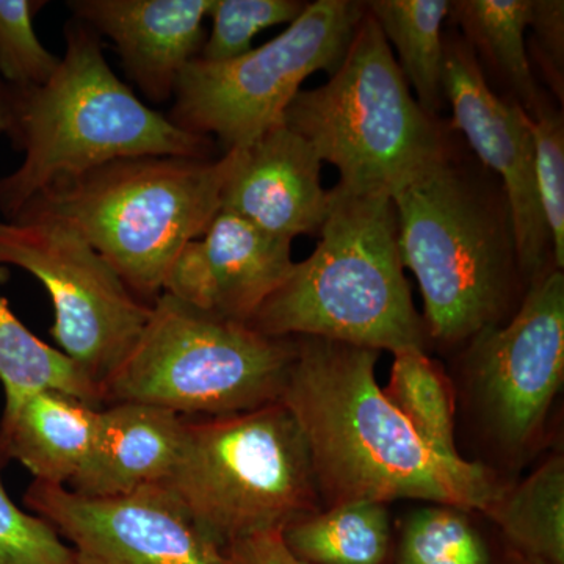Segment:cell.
Returning a JSON list of instances; mask_svg holds the SVG:
<instances>
[{
    "instance_id": "cell-16",
    "label": "cell",
    "mask_w": 564,
    "mask_h": 564,
    "mask_svg": "<svg viewBox=\"0 0 564 564\" xmlns=\"http://www.w3.org/2000/svg\"><path fill=\"white\" fill-rule=\"evenodd\" d=\"M212 0H70L74 20L113 41L126 73L152 102L172 98L202 52Z\"/></svg>"
},
{
    "instance_id": "cell-25",
    "label": "cell",
    "mask_w": 564,
    "mask_h": 564,
    "mask_svg": "<svg viewBox=\"0 0 564 564\" xmlns=\"http://www.w3.org/2000/svg\"><path fill=\"white\" fill-rule=\"evenodd\" d=\"M400 564H489L488 549L459 508H422L408 518Z\"/></svg>"
},
{
    "instance_id": "cell-9",
    "label": "cell",
    "mask_w": 564,
    "mask_h": 564,
    "mask_svg": "<svg viewBox=\"0 0 564 564\" xmlns=\"http://www.w3.org/2000/svg\"><path fill=\"white\" fill-rule=\"evenodd\" d=\"M366 2L317 0L276 39L226 62L193 58L182 69L170 120L196 135H217L226 152L281 124L304 79L336 73Z\"/></svg>"
},
{
    "instance_id": "cell-23",
    "label": "cell",
    "mask_w": 564,
    "mask_h": 564,
    "mask_svg": "<svg viewBox=\"0 0 564 564\" xmlns=\"http://www.w3.org/2000/svg\"><path fill=\"white\" fill-rule=\"evenodd\" d=\"M532 13L533 0H458L448 11L464 41L503 77L529 115L543 102L525 50Z\"/></svg>"
},
{
    "instance_id": "cell-32",
    "label": "cell",
    "mask_w": 564,
    "mask_h": 564,
    "mask_svg": "<svg viewBox=\"0 0 564 564\" xmlns=\"http://www.w3.org/2000/svg\"><path fill=\"white\" fill-rule=\"evenodd\" d=\"M13 126V98L11 88L0 80V133L9 135Z\"/></svg>"
},
{
    "instance_id": "cell-12",
    "label": "cell",
    "mask_w": 564,
    "mask_h": 564,
    "mask_svg": "<svg viewBox=\"0 0 564 564\" xmlns=\"http://www.w3.org/2000/svg\"><path fill=\"white\" fill-rule=\"evenodd\" d=\"M24 505L54 527L76 564H236L165 485L95 499L33 480Z\"/></svg>"
},
{
    "instance_id": "cell-14",
    "label": "cell",
    "mask_w": 564,
    "mask_h": 564,
    "mask_svg": "<svg viewBox=\"0 0 564 564\" xmlns=\"http://www.w3.org/2000/svg\"><path fill=\"white\" fill-rule=\"evenodd\" d=\"M292 240L220 210L202 239L185 245L163 292L206 313L248 323L291 276Z\"/></svg>"
},
{
    "instance_id": "cell-30",
    "label": "cell",
    "mask_w": 564,
    "mask_h": 564,
    "mask_svg": "<svg viewBox=\"0 0 564 564\" xmlns=\"http://www.w3.org/2000/svg\"><path fill=\"white\" fill-rule=\"evenodd\" d=\"M564 3L562 0H533V13L530 28L538 33L541 47L544 50L545 65L552 66L555 84L562 85L558 76L563 73V24Z\"/></svg>"
},
{
    "instance_id": "cell-5",
    "label": "cell",
    "mask_w": 564,
    "mask_h": 564,
    "mask_svg": "<svg viewBox=\"0 0 564 564\" xmlns=\"http://www.w3.org/2000/svg\"><path fill=\"white\" fill-rule=\"evenodd\" d=\"M234 161V150L218 161L120 159L51 185L21 212L73 226L133 295L152 304L185 245L202 239L221 210Z\"/></svg>"
},
{
    "instance_id": "cell-27",
    "label": "cell",
    "mask_w": 564,
    "mask_h": 564,
    "mask_svg": "<svg viewBox=\"0 0 564 564\" xmlns=\"http://www.w3.org/2000/svg\"><path fill=\"white\" fill-rule=\"evenodd\" d=\"M46 2L0 0V80L14 90L43 87L62 57L41 44L33 17Z\"/></svg>"
},
{
    "instance_id": "cell-7",
    "label": "cell",
    "mask_w": 564,
    "mask_h": 564,
    "mask_svg": "<svg viewBox=\"0 0 564 564\" xmlns=\"http://www.w3.org/2000/svg\"><path fill=\"white\" fill-rule=\"evenodd\" d=\"M282 122L339 170L337 185L356 193L392 195L448 147L443 126L411 95L369 10L332 79L296 93Z\"/></svg>"
},
{
    "instance_id": "cell-8",
    "label": "cell",
    "mask_w": 564,
    "mask_h": 564,
    "mask_svg": "<svg viewBox=\"0 0 564 564\" xmlns=\"http://www.w3.org/2000/svg\"><path fill=\"white\" fill-rule=\"evenodd\" d=\"M296 358L295 337H272L163 292L128 358L106 384V402L220 417L280 402Z\"/></svg>"
},
{
    "instance_id": "cell-15",
    "label": "cell",
    "mask_w": 564,
    "mask_h": 564,
    "mask_svg": "<svg viewBox=\"0 0 564 564\" xmlns=\"http://www.w3.org/2000/svg\"><path fill=\"white\" fill-rule=\"evenodd\" d=\"M234 151L221 210L282 239L321 231L329 195L322 187V161L302 135L281 122Z\"/></svg>"
},
{
    "instance_id": "cell-4",
    "label": "cell",
    "mask_w": 564,
    "mask_h": 564,
    "mask_svg": "<svg viewBox=\"0 0 564 564\" xmlns=\"http://www.w3.org/2000/svg\"><path fill=\"white\" fill-rule=\"evenodd\" d=\"M321 242L248 322L272 337L311 336L370 348L423 350L388 192H328Z\"/></svg>"
},
{
    "instance_id": "cell-19",
    "label": "cell",
    "mask_w": 564,
    "mask_h": 564,
    "mask_svg": "<svg viewBox=\"0 0 564 564\" xmlns=\"http://www.w3.org/2000/svg\"><path fill=\"white\" fill-rule=\"evenodd\" d=\"M367 10L395 47L404 80L414 88L426 113L436 118L445 101L443 25L448 0H373Z\"/></svg>"
},
{
    "instance_id": "cell-26",
    "label": "cell",
    "mask_w": 564,
    "mask_h": 564,
    "mask_svg": "<svg viewBox=\"0 0 564 564\" xmlns=\"http://www.w3.org/2000/svg\"><path fill=\"white\" fill-rule=\"evenodd\" d=\"M299 0H212V31L198 58L226 62L252 50L259 32L278 24H292L306 9Z\"/></svg>"
},
{
    "instance_id": "cell-1",
    "label": "cell",
    "mask_w": 564,
    "mask_h": 564,
    "mask_svg": "<svg viewBox=\"0 0 564 564\" xmlns=\"http://www.w3.org/2000/svg\"><path fill=\"white\" fill-rule=\"evenodd\" d=\"M281 403L304 434L318 492L333 505L419 499L488 510L503 488L491 470L437 454L386 399L378 352L299 336Z\"/></svg>"
},
{
    "instance_id": "cell-21",
    "label": "cell",
    "mask_w": 564,
    "mask_h": 564,
    "mask_svg": "<svg viewBox=\"0 0 564 564\" xmlns=\"http://www.w3.org/2000/svg\"><path fill=\"white\" fill-rule=\"evenodd\" d=\"M289 549L311 564H383L391 549L386 503L348 502L314 511L282 530Z\"/></svg>"
},
{
    "instance_id": "cell-28",
    "label": "cell",
    "mask_w": 564,
    "mask_h": 564,
    "mask_svg": "<svg viewBox=\"0 0 564 564\" xmlns=\"http://www.w3.org/2000/svg\"><path fill=\"white\" fill-rule=\"evenodd\" d=\"M541 209L552 239L556 270L564 267V121L544 101L529 115Z\"/></svg>"
},
{
    "instance_id": "cell-20",
    "label": "cell",
    "mask_w": 564,
    "mask_h": 564,
    "mask_svg": "<svg viewBox=\"0 0 564 564\" xmlns=\"http://www.w3.org/2000/svg\"><path fill=\"white\" fill-rule=\"evenodd\" d=\"M0 383L6 393L3 413H11L25 399L41 391L76 397L102 408L106 393L65 352L44 344L22 325L0 295Z\"/></svg>"
},
{
    "instance_id": "cell-3",
    "label": "cell",
    "mask_w": 564,
    "mask_h": 564,
    "mask_svg": "<svg viewBox=\"0 0 564 564\" xmlns=\"http://www.w3.org/2000/svg\"><path fill=\"white\" fill-rule=\"evenodd\" d=\"M451 147L392 193L403 267L417 278L426 333L443 344L500 326L519 270L502 185Z\"/></svg>"
},
{
    "instance_id": "cell-6",
    "label": "cell",
    "mask_w": 564,
    "mask_h": 564,
    "mask_svg": "<svg viewBox=\"0 0 564 564\" xmlns=\"http://www.w3.org/2000/svg\"><path fill=\"white\" fill-rule=\"evenodd\" d=\"M223 551L250 534L284 530L318 511L310 447L284 403L185 417L180 459L165 484Z\"/></svg>"
},
{
    "instance_id": "cell-33",
    "label": "cell",
    "mask_w": 564,
    "mask_h": 564,
    "mask_svg": "<svg viewBox=\"0 0 564 564\" xmlns=\"http://www.w3.org/2000/svg\"><path fill=\"white\" fill-rule=\"evenodd\" d=\"M524 564H547V563L538 562V560H525Z\"/></svg>"
},
{
    "instance_id": "cell-31",
    "label": "cell",
    "mask_w": 564,
    "mask_h": 564,
    "mask_svg": "<svg viewBox=\"0 0 564 564\" xmlns=\"http://www.w3.org/2000/svg\"><path fill=\"white\" fill-rule=\"evenodd\" d=\"M225 552L236 564H311L293 554L282 530L250 534L234 541Z\"/></svg>"
},
{
    "instance_id": "cell-29",
    "label": "cell",
    "mask_w": 564,
    "mask_h": 564,
    "mask_svg": "<svg viewBox=\"0 0 564 564\" xmlns=\"http://www.w3.org/2000/svg\"><path fill=\"white\" fill-rule=\"evenodd\" d=\"M7 462L0 448V564H76L54 527L11 500L2 480Z\"/></svg>"
},
{
    "instance_id": "cell-17",
    "label": "cell",
    "mask_w": 564,
    "mask_h": 564,
    "mask_svg": "<svg viewBox=\"0 0 564 564\" xmlns=\"http://www.w3.org/2000/svg\"><path fill=\"white\" fill-rule=\"evenodd\" d=\"M184 429L185 417L154 404L102 406L90 458L70 489L110 499L165 485L180 459Z\"/></svg>"
},
{
    "instance_id": "cell-11",
    "label": "cell",
    "mask_w": 564,
    "mask_h": 564,
    "mask_svg": "<svg viewBox=\"0 0 564 564\" xmlns=\"http://www.w3.org/2000/svg\"><path fill=\"white\" fill-rule=\"evenodd\" d=\"M473 373L486 417L508 448L525 451L543 432L564 378V274L529 285L505 326L474 337Z\"/></svg>"
},
{
    "instance_id": "cell-13",
    "label": "cell",
    "mask_w": 564,
    "mask_h": 564,
    "mask_svg": "<svg viewBox=\"0 0 564 564\" xmlns=\"http://www.w3.org/2000/svg\"><path fill=\"white\" fill-rule=\"evenodd\" d=\"M443 88L454 113L452 126L466 137L484 169L502 182L519 270L530 285L551 272L549 262L554 256L538 195L529 113L518 101L494 95L477 54L462 39L445 41Z\"/></svg>"
},
{
    "instance_id": "cell-22",
    "label": "cell",
    "mask_w": 564,
    "mask_h": 564,
    "mask_svg": "<svg viewBox=\"0 0 564 564\" xmlns=\"http://www.w3.org/2000/svg\"><path fill=\"white\" fill-rule=\"evenodd\" d=\"M486 514L524 555L564 564V459L552 456L514 488H503Z\"/></svg>"
},
{
    "instance_id": "cell-10",
    "label": "cell",
    "mask_w": 564,
    "mask_h": 564,
    "mask_svg": "<svg viewBox=\"0 0 564 564\" xmlns=\"http://www.w3.org/2000/svg\"><path fill=\"white\" fill-rule=\"evenodd\" d=\"M0 263L20 267L46 288L55 311L52 336L106 393L152 304L133 295L73 226L35 212L0 221Z\"/></svg>"
},
{
    "instance_id": "cell-24",
    "label": "cell",
    "mask_w": 564,
    "mask_h": 564,
    "mask_svg": "<svg viewBox=\"0 0 564 564\" xmlns=\"http://www.w3.org/2000/svg\"><path fill=\"white\" fill-rule=\"evenodd\" d=\"M386 399L410 422L415 433L437 454L458 459L455 445V402L452 386L423 350L393 352Z\"/></svg>"
},
{
    "instance_id": "cell-18",
    "label": "cell",
    "mask_w": 564,
    "mask_h": 564,
    "mask_svg": "<svg viewBox=\"0 0 564 564\" xmlns=\"http://www.w3.org/2000/svg\"><path fill=\"white\" fill-rule=\"evenodd\" d=\"M101 408L41 391L0 419V448L41 484L66 486L90 458Z\"/></svg>"
},
{
    "instance_id": "cell-2",
    "label": "cell",
    "mask_w": 564,
    "mask_h": 564,
    "mask_svg": "<svg viewBox=\"0 0 564 564\" xmlns=\"http://www.w3.org/2000/svg\"><path fill=\"white\" fill-rule=\"evenodd\" d=\"M61 66L43 87L14 90L9 137L24 161L0 180L6 220L58 182L120 159H209L212 140L144 106L104 57L99 35L79 20L65 29Z\"/></svg>"
}]
</instances>
